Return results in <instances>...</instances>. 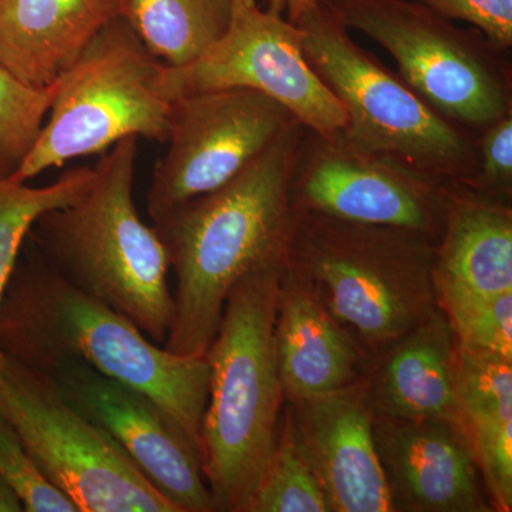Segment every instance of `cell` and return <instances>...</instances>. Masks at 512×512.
<instances>
[{
    "mask_svg": "<svg viewBox=\"0 0 512 512\" xmlns=\"http://www.w3.org/2000/svg\"><path fill=\"white\" fill-rule=\"evenodd\" d=\"M0 416L79 512H178L45 377L9 359L0 387Z\"/></svg>",
    "mask_w": 512,
    "mask_h": 512,
    "instance_id": "cell-9",
    "label": "cell"
},
{
    "mask_svg": "<svg viewBox=\"0 0 512 512\" xmlns=\"http://www.w3.org/2000/svg\"><path fill=\"white\" fill-rule=\"evenodd\" d=\"M303 130L295 121L237 177L154 221L177 279L168 352L204 357L239 279L284 258L293 215L289 183Z\"/></svg>",
    "mask_w": 512,
    "mask_h": 512,
    "instance_id": "cell-1",
    "label": "cell"
},
{
    "mask_svg": "<svg viewBox=\"0 0 512 512\" xmlns=\"http://www.w3.org/2000/svg\"><path fill=\"white\" fill-rule=\"evenodd\" d=\"M138 138L101 154L79 200L43 214L30 229L36 252L67 284L130 319L164 345L173 322L167 251L134 204Z\"/></svg>",
    "mask_w": 512,
    "mask_h": 512,
    "instance_id": "cell-4",
    "label": "cell"
},
{
    "mask_svg": "<svg viewBox=\"0 0 512 512\" xmlns=\"http://www.w3.org/2000/svg\"><path fill=\"white\" fill-rule=\"evenodd\" d=\"M320 0H265V8L284 15L289 22L295 23L306 10L318 5Z\"/></svg>",
    "mask_w": 512,
    "mask_h": 512,
    "instance_id": "cell-29",
    "label": "cell"
},
{
    "mask_svg": "<svg viewBox=\"0 0 512 512\" xmlns=\"http://www.w3.org/2000/svg\"><path fill=\"white\" fill-rule=\"evenodd\" d=\"M295 117L271 97L222 89L171 103L167 153L147 194L151 220L227 184L292 126Z\"/></svg>",
    "mask_w": 512,
    "mask_h": 512,
    "instance_id": "cell-12",
    "label": "cell"
},
{
    "mask_svg": "<svg viewBox=\"0 0 512 512\" xmlns=\"http://www.w3.org/2000/svg\"><path fill=\"white\" fill-rule=\"evenodd\" d=\"M245 512H332L291 424L282 413L278 441Z\"/></svg>",
    "mask_w": 512,
    "mask_h": 512,
    "instance_id": "cell-23",
    "label": "cell"
},
{
    "mask_svg": "<svg viewBox=\"0 0 512 512\" xmlns=\"http://www.w3.org/2000/svg\"><path fill=\"white\" fill-rule=\"evenodd\" d=\"M348 30L382 46L400 77L447 119L481 133L512 113L507 50L416 0H325Z\"/></svg>",
    "mask_w": 512,
    "mask_h": 512,
    "instance_id": "cell-8",
    "label": "cell"
},
{
    "mask_svg": "<svg viewBox=\"0 0 512 512\" xmlns=\"http://www.w3.org/2000/svg\"><path fill=\"white\" fill-rule=\"evenodd\" d=\"M57 92L33 86L0 64V183L18 173L32 153Z\"/></svg>",
    "mask_w": 512,
    "mask_h": 512,
    "instance_id": "cell-24",
    "label": "cell"
},
{
    "mask_svg": "<svg viewBox=\"0 0 512 512\" xmlns=\"http://www.w3.org/2000/svg\"><path fill=\"white\" fill-rule=\"evenodd\" d=\"M456 340L439 306L429 318L370 357L362 383L373 419L463 423Z\"/></svg>",
    "mask_w": 512,
    "mask_h": 512,
    "instance_id": "cell-16",
    "label": "cell"
},
{
    "mask_svg": "<svg viewBox=\"0 0 512 512\" xmlns=\"http://www.w3.org/2000/svg\"><path fill=\"white\" fill-rule=\"evenodd\" d=\"M234 0H120L126 20L157 60L187 66L204 55L231 25Z\"/></svg>",
    "mask_w": 512,
    "mask_h": 512,
    "instance_id": "cell-20",
    "label": "cell"
},
{
    "mask_svg": "<svg viewBox=\"0 0 512 512\" xmlns=\"http://www.w3.org/2000/svg\"><path fill=\"white\" fill-rule=\"evenodd\" d=\"M448 185L363 147L346 133L305 127L293 161V211L369 225L413 229L439 241Z\"/></svg>",
    "mask_w": 512,
    "mask_h": 512,
    "instance_id": "cell-11",
    "label": "cell"
},
{
    "mask_svg": "<svg viewBox=\"0 0 512 512\" xmlns=\"http://www.w3.org/2000/svg\"><path fill=\"white\" fill-rule=\"evenodd\" d=\"M0 478L15 491L23 511L79 512L76 504L37 467L15 429L0 416Z\"/></svg>",
    "mask_w": 512,
    "mask_h": 512,
    "instance_id": "cell-26",
    "label": "cell"
},
{
    "mask_svg": "<svg viewBox=\"0 0 512 512\" xmlns=\"http://www.w3.org/2000/svg\"><path fill=\"white\" fill-rule=\"evenodd\" d=\"M40 376L103 430L178 512L217 511L200 447L153 399L80 362L60 363Z\"/></svg>",
    "mask_w": 512,
    "mask_h": 512,
    "instance_id": "cell-13",
    "label": "cell"
},
{
    "mask_svg": "<svg viewBox=\"0 0 512 512\" xmlns=\"http://www.w3.org/2000/svg\"><path fill=\"white\" fill-rule=\"evenodd\" d=\"M160 89L170 101L210 90H254L309 130L329 134L348 127L342 103L303 53L298 26L275 10L238 0L227 32L204 55L183 67L164 64Z\"/></svg>",
    "mask_w": 512,
    "mask_h": 512,
    "instance_id": "cell-10",
    "label": "cell"
},
{
    "mask_svg": "<svg viewBox=\"0 0 512 512\" xmlns=\"http://www.w3.org/2000/svg\"><path fill=\"white\" fill-rule=\"evenodd\" d=\"M295 25L306 59L348 114L353 140L444 184L473 178L480 133L447 119L357 45L325 0Z\"/></svg>",
    "mask_w": 512,
    "mask_h": 512,
    "instance_id": "cell-6",
    "label": "cell"
},
{
    "mask_svg": "<svg viewBox=\"0 0 512 512\" xmlns=\"http://www.w3.org/2000/svg\"><path fill=\"white\" fill-rule=\"evenodd\" d=\"M0 350L40 375L60 363L80 362L146 394L201 451L210 389L205 356H178L161 348L126 316L67 284L36 251L25 258L20 252L3 292Z\"/></svg>",
    "mask_w": 512,
    "mask_h": 512,
    "instance_id": "cell-2",
    "label": "cell"
},
{
    "mask_svg": "<svg viewBox=\"0 0 512 512\" xmlns=\"http://www.w3.org/2000/svg\"><path fill=\"white\" fill-rule=\"evenodd\" d=\"M93 178V167H77L45 187L9 180L0 183V301L35 222L46 212L66 207L83 197ZM5 367L6 357L0 350V387Z\"/></svg>",
    "mask_w": 512,
    "mask_h": 512,
    "instance_id": "cell-21",
    "label": "cell"
},
{
    "mask_svg": "<svg viewBox=\"0 0 512 512\" xmlns=\"http://www.w3.org/2000/svg\"><path fill=\"white\" fill-rule=\"evenodd\" d=\"M18 495L0 478V512H22Z\"/></svg>",
    "mask_w": 512,
    "mask_h": 512,
    "instance_id": "cell-30",
    "label": "cell"
},
{
    "mask_svg": "<svg viewBox=\"0 0 512 512\" xmlns=\"http://www.w3.org/2000/svg\"><path fill=\"white\" fill-rule=\"evenodd\" d=\"M282 268L284 258L274 259L239 279L205 353L202 471L220 512H245L281 430L285 396L274 333Z\"/></svg>",
    "mask_w": 512,
    "mask_h": 512,
    "instance_id": "cell-3",
    "label": "cell"
},
{
    "mask_svg": "<svg viewBox=\"0 0 512 512\" xmlns=\"http://www.w3.org/2000/svg\"><path fill=\"white\" fill-rule=\"evenodd\" d=\"M274 339L285 402L336 392L365 376L369 357L326 311L311 286L285 266Z\"/></svg>",
    "mask_w": 512,
    "mask_h": 512,
    "instance_id": "cell-17",
    "label": "cell"
},
{
    "mask_svg": "<svg viewBox=\"0 0 512 512\" xmlns=\"http://www.w3.org/2000/svg\"><path fill=\"white\" fill-rule=\"evenodd\" d=\"M434 285L457 348L512 359V292L485 295L437 276Z\"/></svg>",
    "mask_w": 512,
    "mask_h": 512,
    "instance_id": "cell-22",
    "label": "cell"
},
{
    "mask_svg": "<svg viewBox=\"0 0 512 512\" xmlns=\"http://www.w3.org/2000/svg\"><path fill=\"white\" fill-rule=\"evenodd\" d=\"M456 384L466 427L512 419L510 357L457 348Z\"/></svg>",
    "mask_w": 512,
    "mask_h": 512,
    "instance_id": "cell-25",
    "label": "cell"
},
{
    "mask_svg": "<svg viewBox=\"0 0 512 512\" xmlns=\"http://www.w3.org/2000/svg\"><path fill=\"white\" fill-rule=\"evenodd\" d=\"M393 512H490L466 424L373 419Z\"/></svg>",
    "mask_w": 512,
    "mask_h": 512,
    "instance_id": "cell-15",
    "label": "cell"
},
{
    "mask_svg": "<svg viewBox=\"0 0 512 512\" xmlns=\"http://www.w3.org/2000/svg\"><path fill=\"white\" fill-rule=\"evenodd\" d=\"M120 0H0V64L23 82L55 83L110 20Z\"/></svg>",
    "mask_w": 512,
    "mask_h": 512,
    "instance_id": "cell-18",
    "label": "cell"
},
{
    "mask_svg": "<svg viewBox=\"0 0 512 512\" xmlns=\"http://www.w3.org/2000/svg\"><path fill=\"white\" fill-rule=\"evenodd\" d=\"M434 245L413 229L293 211L284 266L370 359L437 308Z\"/></svg>",
    "mask_w": 512,
    "mask_h": 512,
    "instance_id": "cell-5",
    "label": "cell"
},
{
    "mask_svg": "<svg viewBox=\"0 0 512 512\" xmlns=\"http://www.w3.org/2000/svg\"><path fill=\"white\" fill-rule=\"evenodd\" d=\"M238 2L244 3V5H247V6L258 5V3H256V0H238Z\"/></svg>",
    "mask_w": 512,
    "mask_h": 512,
    "instance_id": "cell-31",
    "label": "cell"
},
{
    "mask_svg": "<svg viewBox=\"0 0 512 512\" xmlns=\"http://www.w3.org/2000/svg\"><path fill=\"white\" fill-rule=\"evenodd\" d=\"M437 15L461 20L503 50L512 47V0H416Z\"/></svg>",
    "mask_w": 512,
    "mask_h": 512,
    "instance_id": "cell-28",
    "label": "cell"
},
{
    "mask_svg": "<svg viewBox=\"0 0 512 512\" xmlns=\"http://www.w3.org/2000/svg\"><path fill=\"white\" fill-rule=\"evenodd\" d=\"M163 66L126 20H110L57 79L49 119L9 181L28 183L128 137L167 143L173 101L160 89Z\"/></svg>",
    "mask_w": 512,
    "mask_h": 512,
    "instance_id": "cell-7",
    "label": "cell"
},
{
    "mask_svg": "<svg viewBox=\"0 0 512 512\" xmlns=\"http://www.w3.org/2000/svg\"><path fill=\"white\" fill-rule=\"evenodd\" d=\"M284 413L330 511L393 512L362 380L336 392L285 402Z\"/></svg>",
    "mask_w": 512,
    "mask_h": 512,
    "instance_id": "cell-14",
    "label": "cell"
},
{
    "mask_svg": "<svg viewBox=\"0 0 512 512\" xmlns=\"http://www.w3.org/2000/svg\"><path fill=\"white\" fill-rule=\"evenodd\" d=\"M434 276L485 295L512 292L511 205L461 184L448 185Z\"/></svg>",
    "mask_w": 512,
    "mask_h": 512,
    "instance_id": "cell-19",
    "label": "cell"
},
{
    "mask_svg": "<svg viewBox=\"0 0 512 512\" xmlns=\"http://www.w3.org/2000/svg\"><path fill=\"white\" fill-rule=\"evenodd\" d=\"M478 163L473 178L464 187L508 202L512 195V113L501 117L477 138Z\"/></svg>",
    "mask_w": 512,
    "mask_h": 512,
    "instance_id": "cell-27",
    "label": "cell"
}]
</instances>
